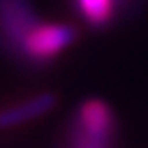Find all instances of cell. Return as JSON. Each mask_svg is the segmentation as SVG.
Here are the masks:
<instances>
[{
	"label": "cell",
	"instance_id": "cell-3",
	"mask_svg": "<svg viewBox=\"0 0 148 148\" xmlns=\"http://www.w3.org/2000/svg\"><path fill=\"white\" fill-rule=\"evenodd\" d=\"M39 23L29 0H0V35L8 47L18 51L25 35Z\"/></svg>",
	"mask_w": 148,
	"mask_h": 148
},
{
	"label": "cell",
	"instance_id": "cell-5",
	"mask_svg": "<svg viewBox=\"0 0 148 148\" xmlns=\"http://www.w3.org/2000/svg\"><path fill=\"white\" fill-rule=\"evenodd\" d=\"M78 12L90 27H105L115 12L113 0H76Z\"/></svg>",
	"mask_w": 148,
	"mask_h": 148
},
{
	"label": "cell",
	"instance_id": "cell-2",
	"mask_svg": "<svg viewBox=\"0 0 148 148\" xmlns=\"http://www.w3.org/2000/svg\"><path fill=\"white\" fill-rule=\"evenodd\" d=\"M78 37L76 27L66 23H37L18 45V56L31 64H47L66 51Z\"/></svg>",
	"mask_w": 148,
	"mask_h": 148
},
{
	"label": "cell",
	"instance_id": "cell-1",
	"mask_svg": "<svg viewBox=\"0 0 148 148\" xmlns=\"http://www.w3.org/2000/svg\"><path fill=\"white\" fill-rule=\"evenodd\" d=\"M115 134V113L103 99H86L74 117L72 148H109Z\"/></svg>",
	"mask_w": 148,
	"mask_h": 148
},
{
	"label": "cell",
	"instance_id": "cell-4",
	"mask_svg": "<svg viewBox=\"0 0 148 148\" xmlns=\"http://www.w3.org/2000/svg\"><path fill=\"white\" fill-rule=\"evenodd\" d=\"M58 97L53 92H39V95H33L27 101L8 105L4 109H0V130H10L16 125L29 123L33 119H39L45 113L56 107Z\"/></svg>",
	"mask_w": 148,
	"mask_h": 148
}]
</instances>
